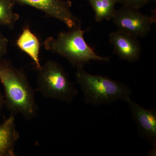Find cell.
<instances>
[{"mask_svg":"<svg viewBox=\"0 0 156 156\" xmlns=\"http://www.w3.org/2000/svg\"><path fill=\"white\" fill-rule=\"evenodd\" d=\"M14 115L0 125V156H14L15 145L19 138Z\"/></svg>","mask_w":156,"mask_h":156,"instance_id":"cell-9","label":"cell"},{"mask_svg":"<svg viewBox=\"0 0 156 156\" xmlns=\"http://www.w3.org/2000/svg\"><path fill=\"white\" fill-rule=\"evenodd\" d=\"M109 41L114 53L122 60L133 62L140 58L141 46L136 37L118 30L110 34Z\"/></svg>","mask_w":156,"mask_h":156,"instance_id":"cell-8","label":"cell"},{"mask_svg":"<svg viewBox=\"0 0 156 156\" xmlns=\"http://www.w3.org/2000/svg\"><path fill=\"white\" fill-rule=\"evenodd\" d=\"M0 101L1 102H4V99H3V98L2 95V94H1V92H0Z\"/></svg>","mask_w":156,"mask_h":156,"instance_id":"cell-15","label":"cell"},{"mask_svg":"<svg viewBox=\"0 0 156 156\" xmlns=\"http://www.w3.org/2000/svg\"><path fill=\"white\" fill-rule=\"evenodd\" d=\"M112 19L118 30L137 38L146 36L156 22L154 15H145L139 9L124 6L116 11Z\"/></svg>","mask_w":156,"mask_h":156,"instance_id":"cell-5","label":"cell"},{"mask_svg":"<svg viewBox=\"0 0 156 156\" xmlns=\"http://www.w3.org/2000/svg\"><path fill=\"white\" fill-rule=\"evenodd\" d=\"M8 44L9 40L0 32V59L7 53Z\"/></svg>","mask_w":156,"mask_h":156,"instance_id":"cell-14","label":"cell"},{"mask_svg":"<svg viewBox=\"0 0 156 156\" xmlns=\"http://www.w3.org/2000/svg\"><path fill=\"white\" fill-rule=\"evenodd\" d=\"M130 107L131 116L137 126L140 137L156 147V109H146L128 98L126 102Z\"/></svg>","mask_w":156,"mask_h":156,"instance_id":"cell-7","label":"cell"},{"mask_svg":"<svg viewBox=\"0 0 156 156\" xmlns=\"http://www.w3.org/2000/svg\"><path fill=\"white\" fill-rule=\"evenodd\" d=\"M76 68V82L80 87L86 103L98 106L119 101L126 102L133 94L130 87L122 82L91 74L85 70L84 66Z\"/></svg>","mask_w":156,"mask_h":156,"instance_id":"cell-2","label":"cell"},{"mask_svg":"<svg viewBox=\"0 0 156 156\" xmlns=\"http://www.w3.org/2000/svg\"><path fill=\"white\" fill-rule=\"evenodd\" d=\"M38 71V90L42 95L63 103H71L78 91L61 65L48 60Z\"/></svg>","mask_w":156,"mask_h":156,"instance_id":"cell-4","label":"cell"},{"mask_svg":"<svg viewBox=\"0 0 156 156\" xmlns=\"http://www.w3.org/2000/svg\"><path fill=\"white\" fill-rule=\"evenodd\" d=\"M152 1L154 0H118V2L124 6L140 9Z\"/></svg>","mask_w":156,"mask_h":156,"instance_id":"cell-13","label":"cell"},{"mask_svg":"<svg viewBox=\"0 0 156 156\" xmlns=\"http://www.w3.org/2000/svg\"><path fill=\"white\" fill-rule=\"evenodd\" d=\"M14 3L33 7L72 29L81 24L78 17L72 13V2L65 0H11Z\"/></svg>","mask_w":156,"mask_h":156,"instance_id":"cell-6","label":"cell"},{"mask_svg":"<svg viewBox=\"0 0 156 156\" xmlns=\"http://www.w3.org/2000/svg\"><path fill=\"white\" fill-rule=\"evenodd\" d=\"M95 13L97 22L112 19L116 10L115 6L118 0H89Z\"/></svg>","mask_w":156,"mask_h":156,"instance_id":"cell-11","label":"cell"},{"mask_svg":"<svg viewBox=\"0 0 156 156\" xmlns=\"http://www.w3.org/2000/svg\"><path fill=\"white\" fill-rule=\"evenodd\" d=\"M0 80L5 89L6 105L12 115H21L27 120L34 118L37 106L24 70L15 67L9 60L1 58Z\"/></svg>","mask_w":156,"mask_h":156,"instance_id":"cell-1","label":"cell"},{"mask_svg":"<svg viewBox=\"0 0 156 156\" xmlns=\"http://www.w3.org/2000/svg\"><path fill=\"white\" fill-rule=\"evenodd\" d=\"M16 45L33 60L37 69L41 67L39 58L41 48L40 41L28 27L23 29L16 41Z\"/></svg>","mask_w":156,"mask_h":156,"instance_id":"cell-10","label":"cell"},{"mask_svg":"<svg viewBox=\"0 0 156 156\" xmlns=\"http://www.w3.org/2000/svg\"><path fill=\"white\" fill-rule=\"evenodd\" d=\"M3 103V102H1V101H0V108H1V107L2 106V105Z\"/></svg>","mask_w":156,"mask_h":156,"instance_id":"cell-16","label":"cell"},{"mask_svg":"<svg viewBox=\"0 0 156 156\" xmlns=\"http://www.w3.org/2000/svg\"><path fill=\"white\" fill-rule=\"evenodd\" d=\"M88 30H83L80 24L59 33L56 38L49 37L44 42V46L46 50L64 57L76 67L84 66L92 60L108 62L109 57L98 56L87 44L84 34Z\"/></svg>","mask_w":156,"mask_h":156,"instance_id":"cell-3","label":"cell"},{"mask_svg":"<svg viewBox=\"0 0 156 156\" xmlns=\"http://www.w3.org/2000/svg\"><path fill=\"white\" fill-rule=\"evenodd\" d=\"M15 3L11 0H0V26H5L12 29L19 15L14 11Z\"/></svg>","mask_w":156,"mask_h":156,"instance_id":"cell-12","label":"cell"}]
</instances>
